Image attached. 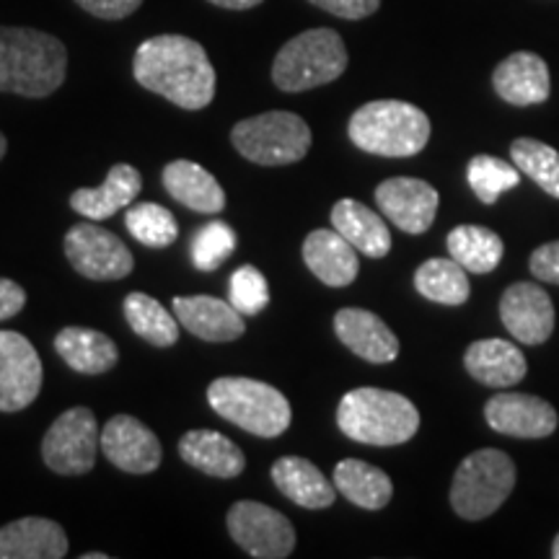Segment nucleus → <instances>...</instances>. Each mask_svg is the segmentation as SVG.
<instances>
[{"mask_svg":"<svg viewBox=\"0 0 559 559\" xmlns=\"http://www.w3.org/2000/svg\"><path fill=\"white\" fill-rule=\"evenodd\" d=\"M102 449V432L88 407H73L55 419L41 440V459L47 469L62 477H81L96 464V451Z\"/></svg>","mask_w":559,"mask_h":559,"instance_id":"nucleus-9","label":"nucleus"},{"mask_svg":"<svg viewBox=\"0 0 559 559\" xmlns=\"http://www.w3.org/2000/svg\"><path fill=\"white\" fill-rule=\"evenodd\" d=\"M500 319L510 337L523 345H542L555 332V306L536 283H515L502 293Z\"/></svg>","mask_w":559,"mask_h":559,"instance_id":"nucleus-14","label":"nucleus"},{"mask_svg":"<svg viewBox=\"0 0 559 559\" xmlns=\"http://www.w3.org/2000/svg\"><path fill=\"white\" fill-rule=\"evenodd\" d=\"M376 202L396 228H402L404 234L419 236L436 221L440 198L436 187L425 179L394 177L376 187Z\"/></svg>","mask_w":559,"mask_h":559,"instance_id":"nucleus-13","label":"nucleus"},{"mask_svg":"<svg viewBox=\"0 0 559 559\" xmlns=\"http://www.w3.org/2000/svg\"><path fill=\"white\" fill-rule=\"evenodd\" d=\"M464 366L474 381L481 386L510 389L526 379V358L508 340H479L472 342L464 355Z\"/></svg>","mask_w":559,"mask_h":559,"instance_id":"nucleus-22","label":"nucleus"},{"mask_svg":"<svg viewBox=\"0 0 559 559\" xmlns=\"http://www.w3.org/2000/svg\"><path fill=\"white\" fill-rule=\"evenodd\" d=\"M174 317L187 332L205 342H234L247 332L243 313L230 300L213 296H177L171 300Z\"/></svg>","mask_w":559,"mask_h":559,"instance_id":"nucleus-17","label":"nucleus"},{"mask_svg":"<svg viewBox=\"0 0 559 559\" xmlns=\"http://www.w3.org/2000/svg\"><path fill=\"white\" fill-rule=\"evenodd\" d=\"M179 456L207 477L234 479L247 469V456L218 430H190L179 440Z\"/></svg>","mask_w":559,"mask_h":559,"instance_id":"nucleus-25","label":"nucleus"},{"mask_svg":"<svg viewBox=\"0 0 559 559\" xmlns=\"http://www.w3.org/2000/svg\"><path fill=\"white\" fill-rule=\"evenodd\" d=\"M466 179L474 194L485 202V205H495L500 200V194H506L513 187H519L521 169L508 160L495 158V156H474L466 166Z\"/></svg>","mask_w":559,"mask_h":559,"instance_id":"nucleus-35","label":"nucleus"},{"mask_svg":"<svg viewBox=\"0 0 559 559\" xmlns=\"http://www.w3.org/2000/svg\"><path fill=\"white\" fill-rule=\"evenodd\" d=\"M337 425L355 443L402 445L417 436L419 412L396 391L362 386L342 396Z\"/></svg>","mask_w":559,"mask_h":559,"instance_id":"nucleus-3","label":"nucleus"},{"mask_svg":"<svg viewBox=\"0 0 559 559\" xmlns=\"http://www.w3.org/2000/svg\"><path fill=\"white\" fill-rule=\"evenodd\" d=\"M449 254L456 260L466 272L474 275H487L498 270V264L506 254V243L495 230L485 226H456L449 234Z\"/></svg>","mask_w":559,"mask_h":559,"instance_id":"nucleus-30","label":"nucleus"},{"mask_svg":"<svg viewBox=\"0 0 559 559\" xmlns=\"http://www.w3.org/2000/svg\"><path fill=\"white\" fill-rule=\"evenodd\" d=\"M83 11L104 21H120L132 16L143 0H75Z\"/></svg>","mask_w":559,"mask_h":559,"instance_id":"nucleus-40","label":"nucleus"},{"mask_svg":"<svg viewBox=\"0 0 559 559\" xmlns=\"http://www.w3.org/2000/svg\"><path fill=\"white\" fill-rule=\"evenodd\" d=\"M5 151H9V140H5V135H3V132H0V160H3V156H5Z\"/></svg>","mask_w":559,"mask_h":559,"instance_id":"nucleus-43","label":"nucleus"},{"mask_svg":"<svg viewBox=\"0 0 559 559\" xmlns=\"http://www.w3.org/2000/svg\"><path fill=\"white\" fill-rule=\"evenodd\" d=\"M415 288L423 298L443 306H461L472 296L469 272L461 267L453 257L451 260L432 257V260L419 264L415 272Z\"/></svg>","mask_w":559,"mask_h":559,"instance_id":"nucleus-31","label":"nucleus"},{"mask_svg":"<svg viewBox=\"0 0 559 559\" xmlns=\"http://www.w3.org/2000/svg\"><path fill=\"white\" fill-rule=\"evenodd\" d=\"M510 156L521 174L534 179L549 198L559 200V153L551 145L536 138H519L510 145Z\"/></svg>","mask_w":559,"mask_h":559,"instance_id":"nucleus-34","label":"nucleus"},{"mask_svg":"<svg viewBox=\"0 0 559 559\" xmlns=\"http://www.w3.org/2000/svg\"><path fill=\"white\" fill-rule=\"evenodd\" d=\"M130 330L156 347H171L179 340V319L171 317L156 298L145 293H130L122 304Z\"/></svg>","mask_w":559,"mask_h":559,"instance_id":"nucleus-32","label":"nucleus"},{"mask_svg":"<svg viewBox=\"0 0 559 559\" xmlns=\"http://www.w3.org/2000/svg\"><path fill=\"white\" fill-rule=\"evenodd\" d=\"M334 487L353 506L366 510L386 508L391 495H394V485H391L389 474L360 459H345L334 466Z\"/></svg>","mask_w":559,"mask_h":559,"instance_id":"nucleus-29","label":"nucleus"},{"mask_svg":"<svg viewBox=\"0 0 559 559\" xmlns=\"http://www.w3.org/2000/svg\"><path fill=\"white\" fill-rule=\"evenodd\" d=\"M347 135L370 156H417L430 140V120L409 102H368L349 117Z\"/></svg>","mask_w":559,"mask_h":559,"instance_id":"nucleus-4","label":"nucleus"},{"mask_svg":"<svg viewBox=\"0 0 559 559\" xmlns=\"http://www.w3.org/2000/svg\"><path fill=\"white\" fill-rule=\"evenodd\" d=\"M39 353L24 334L0 330V412L26 409L41 391Z\"/></svg>","mask_w":559,"mask_h":559,"instance_id":"nucleus-12","label":"nucleus"},{"mask_svg":"<svg viewBox=\"0 0 559 559\" xmlns=\"http://www.w3.org/2000/svg\"><path fill=\"white\" fill-rule=\"evenodd\" d=\"M515 464L506 451L481 449L461 461L451 485V506L464 521L492 515L515 487Z\"/></svg>","mask_w":559,"mask_h":559,"instance_id":"nucleus-7","label":"nucleus"},{"mask_svg":"<svg viewBox=\"0 0 559 559\" xmlns=\"http://www.w3.org/2000/svg\"><path fill=\"white\" fill-rule=\"evenodd\" d=\"M332 226L370 260H383L391 251V234L386 221L358 200H340L332 207Z\"/></svg>","mask_w":559,"mask_h":559,"instance_id":"nucleus-27","label":"nucleus"},{"mask_svg":"<svg viewBox=\"0 0 559 559\" xmlns=\"http://www.w3.org/2000/svg\"><path fill=\"white\" fill-rule=\"evenodd\" d=\"M140 190H143V177H140L135 166L117 164L111 166L102 187L75 190L70 194V207L83 215V218L107 221L117 210L128 207L138 198Z\"/></svg>","mask_w":559,"mask_h":559,"instance_id":"nucleus-23","label":"nucleus"},{"mask_svg":"<svg viewBox=\"0 0 559 559\" xmlns=\"http://www.w3.org/2000/svg\"><path fill=\"white\" fill-rule=\"evenodd\" d=\"M213 5H221V9H228V11H249L254 9V5H262L264 0H210Z\"/></svg>","mask_w":559,"mask_h":559,"instance_id":"nucleus-42","label":"nucleus"},{"mask_svg":"<svg viewBox=\"0 0 559 559\" xmlns=\"http://www.w3.org/2000/svg\"><path fill=\"white\" fill-rule=\"evenodd\" d=\"M304 262L330 288H347L360 272L358 249L334 228H319L306 236Z\"/></svg>","mask_w":559,"mask_h":559,"instance_id":"nucleus-20","label":"nucleus"},{"mask_svg":"<svg viewBox=\"0 0 559 559\" xmlns=\"http://www.w3.org/2000/svg\"><path fill=\"white\" fill-rule=\"evenodd\" d=\"M26 306V290L9 277H0V321H9Z\"/></svg>","mask_w":559,"mask_h":559,"instance_id":"nucleus-41","label":"nucleus"},{"mask_svg":"<svg viewBox=\"0 0 559 559\" xmlns=\"http://www.w3.org/2000/svg\"><path fill=\"white\" fill-rule=\"evenodd\" d=\"M55 349L75 373L83 376L107 373L120 360V349H117L115 340L104 332L86 330V326H66L55 337Z\"/></svg>","mask_w":559,"mask_h":559,"instance_id":"nucleus-28","label":"nucleus"},{"mask_svg":"<svg viewBox=\"0 0 559 559\" xmlns=\"http://www.w3.org/2000/svg\"><path fill=\"white\" fill-rule=\"evenodd\" d=\"M528 270L542 283L559 285V241H549L536 249L528 260Z\"/></svg>","mask_w":559,"mask_h":559,"instance_id":"nucleus-39","label":"nucleus"},{"mask_svg":"<svg viewBox=\"0 0 559 559\" xmlns=\"http://www.w3.org/2000/svg\"><path fill=\"white\" fill-rule=\"evenodd\" d=\"M236 251V230L223 221H210L194 234L192 262L200 272H215Z\"/></svg>","mask_w":559,"mask_h":559,"instance_id":"nucleus-36","label":"nucleus"},{"mask_svg":"<svg viewBox=\"0 0 559 559\" xmlns=\"http://www.w3.org/2000/svg\"><path fill=\"white\" fill-rule=\"evenodd\" d=\"M66 257L79 275L99 283L128 277L135 267L128 243L96 223H79L68 230Z\"/></svg>","mask_w":559,"mask_h":559,"instance_id":"nucleus-11","label":"nucleus"},{"mask_svg":"<svg viewBox=\"0 0 559 559\" xmlns=\"http://www.w3.org/2000/svg\"><path fill=\"white\" fill-rule=\"evenodd\" d=\"M164 190L185 207L194 210V213L218 215L223 213V207H226V192H223L221 181L215 179L205 166L187 158L171 160V164L166 166Z\"/></svg>","mask_w":559,"mask_h":559,"instance_id":"nucleus-24","label":"nucleus"},{"mask_svg":"<svg viewBox=\"0 0 559 559\" xmlns=\"http://www.w3.org/2000/svg\"><path fill=\"white\" fill-rule=\"evenodd\" d=\"M132 75L179 109L200 111L215 99V68L205 47L181 34L145 39L132 58Z\"/></svg>","mask_w":559,"mask_h":559,"instance_id":"nucleus-1","label":"nucleus"},{"mask_svg":"<svg viewBox=\"0 0 559 559\" xmlns=\"http://www.w3.org/2000/svg\"><path fill=\"white\" fill-rule=\"evenodd\" d=\"M124 226L132 234V239H138L143 247L151 249H164L171 247L179 236L177 218L171 215V210H166L158 202H138L124 213Z\"/></svg>","mask_w":559,"mask_h":559,"instance_id":"nucleus-33","label":"nucleus"},{"mask_svg":"<svg viewBox=\"0 0 559 559\" xmlns=\"http://www.w3.org/2000/svg\"><path fill=\"white\" fill-rule=\"evenodd\" d=\"M311 5L317 9L332 13L337 19H347V21H358V19H368L379 11L381 0H309Z\"/></svg>","mask_w":559,"mask_h":559,"instance_id":"nucleus-38","label":"nucleus"},{"mask_svg":"<svg viewBox=\"0 0 559 559\" xmlns=\"http://www.w3.org/2000/svg\"><path fill=\"white\" fill-rule=\"evenodd\" d=\"M228 300L234 304L236 311H241L243 317H257L267 309L270 304V288L267 280L257 267L243 264L230 275L228 283Z\"/></svg>","mask_w":559,"mask_h":559,"instance_id":"nucleus-37","label":"nucleus"},{"mask_svg":"<svg viewBox=\"0 0 559 559\" xmlns=\"http://www.w3.org/2000/svg\"><path fill=\"white\" fill-rule=\"evenodd\" d=\"M551 557H555V559H559V534H557V539H555V544H551Z\"/></svg>","mask_w":559,"mask_h":559,"instance_id":"nucleus-44","label":"nucleus"},{"mask_svg":"<svg viewBox=\"0 0 559 559\" xmlns=\"http://www.w3.org/2000/svg\"><path fill=\"white\" fill-rule=\"evenodd\" d=\"M68 534L50 519H19L0 528V559H62Z\"/></svg>","mask_w":559,"mask_h":559,"instance_id":"nucleus-21","label":"nucleus"},{"mask_svg":"<svg viewBox=\"0 0 559 559\" xmlns=\"http://www.w3.org/2000/svg\"><path fill=\"white\" fill-rule=\"evenodd\" d=\"M83 559H107V555H99V551H91V555H83Z\"/></svg>","mask_w":559,"mask_h":559,"instance_id":"nucleus-45","label":"nucleus"},{"mask_svg":"<svg viewBox=\"0 0 559 559\" xmlns=\"http://www.w3.org/2000/svg\"><path fill=\"white\" fill-rule=\"evenodd\" d=\"M207 402L223 419L251 436L277 438L290 428V402L285 400L283 391L264 381L223 376L207 386Z\"/></svg>","mask_w":559,"mask_h":559,"instance_id":"nucleus-5","label":"nucleus"},{"mask_svg":"<svg viewBox=\"0 0 559 559\" xmlns=\"http://www.w3.org/2000/svg\"><path fill=\"white\" fill-rule=\"evenodd\" d=\"M492 86L502 102L513 107H534L549 99V68L536 52H513L495 68Z\"/></svg>","mask_w":559,"mask_h":559,"instance_id":"nucleus-19","label":"nucleus"},{"mask_svg":"<svg viewBox=\"0 0 559 559\" xmlns=\"http://www.w3.org/2000/svg\"><path fill=\"white\" fill-rule=\"evenodd\" d=\"M272 481L280 492L300 508L321 510L330 508L337 498V487L330 485V479L321 474L319 466H313L309 459L283 456L272 464Z\"/></svg>","mask_w":559,"mask_h":559,"instance_id":"nucleus-26","label":"nucleus"},{"mask_svg":"<svg viewBox=\"0 0 559 559\" xmlns=\"http://www.w3.org/2000/svg\"><path fill=\"white\" fill-rule=\"evenodd\" d=\"M487 425L510 438H547L557 430V409L547 400L519 391H502L485 404Z\"/></svg>","mask_w":559,"mask_h":559,"instance_id":"nucleus-15","label":"nucleus"},{"mask_svg":"<svg viewBox=\"0 0 559 559\" xmlns=\"http://www.w3.org/2000/svg\"><path fill=\"white\" fill-rule=\"evenodd\" d=\"M334 332L349 353L366 362H394L400 355V340L389 330L386 321L366 309H342L334 317Z\"/></svg>","mask_w":559,"mask_h":559,"instance_id":"nucleus-18","label":"nucleus"},{"mask_svg":"<svg viewBox=\"0 0 559 559\" xmlns=\"http://www.w3.org/2000/svg\"><path fill=\"white\" fill-rule=\"evenodd\" d=\"M347 68V47L334 29H309L285 41L272 62V81L285 94H300L337 81Z\"/></svg>","mask_w":559,"mask_h":559,"instance_id":"nucleus-6","label":"nucleus"},{"mask_svg":"<svg viewBox=\"0 0 559 559\" xmlns=\"http://www.w3.org/2000/svg\"><path fill=\"white\" fill-rule=\"evenodd\" d=\"M230 539L257 559H285L296 549V528L275 508L241 500L228 510Z\"/></svg>","mask_w":559,"mask_h":559,"instance_id":"nucleus-10","label":"nucleus"},{"mask_svg":"<svg viewBox=\"0 0 559 559\" xmlns=\"http://www.w3.org/2000/svg\"><path fill=\"white\" fill-rule=\"evenodd\" d=\"M68 50L52 34L0 26V94L45 99L66 83Z\"/></svg>","mask_w":559,"mask_h":559,"instance_id":"nucleus-2","label":"nucleus"},{"mask_svg":"<svg viewBox=\"0 0 559 559\" xmlns=\"http://www.w3.org/2000/svg\"><path fill=\"white\" fill-rule=\"evenodd\" d=\"M102 451L117 469L128 474L156 472L164 456L156 432L130 415H115L104 425Z\"/></svg>","mask_w":559,"mask_h":559,"instance_id":"nucleus-16","label":"nucleus"},{"mask_svg":"<svg viewBox=\"0 0 559 559\" xmlns=\"http://www.w3.org/2000/svg\"><path fill=\"white\" fill-rule=\"evenodd\" d=\"M230 143L251 164L288 166L306 158L311 128L293 111H264L230 130Z\"/></svg>","mask_w":559,"mask_h":559,"instance_id":"nucleus-8","label":"nucleus"}]
</instances>
